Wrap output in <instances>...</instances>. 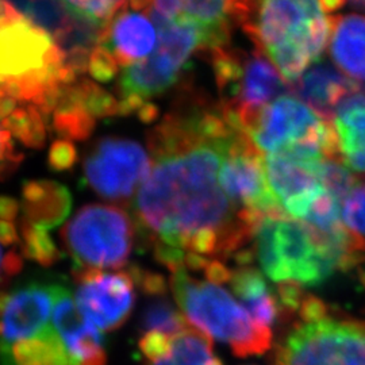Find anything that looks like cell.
I'll return each instance as SVG.
<instances>
[{
	"mask_svg": "<svg viewBox=\"0 0 365 365\" xmlns=\"http://www.w3.org/2000/svg\"><path fill=\"white\" fill-rule=\"evenodd\" d=\"M244 134L222 106L202 105L172 111L149 133L152 168L133 214L168 269L190 257L247 255L256 225L220 185L222 161Z\"/></svg>",
	"mask_w": 365,
	"mask_h": 365,
	"instance_id": "cell-1",
	"label": "cell"
},
{
	"mask_svg": "<svg viewBox=\"0 0 365 365\" xmlns=\"http://www.w3.org/2000/svg\"><path fill=\"white\" fill-rule=\"evenodd\" d=\"M78 76L56 37L9 1L0 11V91L49 119L63 88Z\"/></svg>",
	"mask_w": 365,
	"mask_h": 365,
	"instance_id": "cell-2",
	"label": "cell"
},
{
	"mask_svg": "<svg viewBox=\"0 0 365 365\" xmlns=\"http://www.w3.org/2000/svg\"><path fill=\"white\" fill-rule=\"evenodd\" d=\"M233 21L289 81L318 63L331 36L321 0H233Z\"/></svg>",
	"mask_w": 365,
	"mask_h": 365,
	"instance_id": "cell-3",
	"label": "cell"
},
{
	"mask_svg": "<svg viewBox=\"0 0 365 365\" xmlns=\"http://www.w3.org/2000/svg\"><path fill=\"white\" fill-rule=\"evenodd\" d=\"M158 30L155 52L128 66L119 78V115L135 114L143 122H155L157 107L149 101L170 90L196 52L211 53L229 45L230 33L200 26L191 21L168 22L150 18Z\"/></svg>",
	"mask_w": 365,
	"mask_h": 365,
	"instance_id": "cell-4",
	"label": "cell"
},
{
	"mask_svg": "<svg viewBox=\"0 0 365 365\" xmlns=\"http://www.w3.org/2000/svg\"><path fill=\"white\" fill-rule=\"evenodd\" d=\"M170 272L173 298L187 322L210 339L227 344L238 357L262 354L271 348L272 330L259 325L223 283L202 274L197 277L184 267H173Z\"/></svg>",
	"mask_w": 365,
	"mask_h": 365,
	"instance_id": "cell-5",
	"label": "cell"
},
{
	"mask_svg": "<svg viewBox=\"0 0 365 365\" xmlns=\"http://www.w3.org/2000/svg\"><path fill=\"white\" fill-rule=\"evenodd\" d=\"M295 317L297 324L276 348L274 365H365V322L336 318L307 294Z\"/></svg>",
	"mask_w": 365,
	"mask_h": 365,
	"instance_id": "cell-6",
	"label": "cell"
},
{
	"mask_svg": "<svg viewBox=\"0 0 365 365\" xmlns=\"http://www.w3.org/2000/svg\"><path fill=\"white\" fill-rule=\"evenodd\" d=\"M255 257L274 283L318 286L339 271L337 262L310 229L286 214L267 215L253 233Z\"/></svg>",
	"mask_w": 365,
	"mask_h": 365,
	"instance_id": "cell-7",
	"label": "cell"
},
{
	"mask_svg": "<svg viewBox=\"0 0 365 365\" xmlns=\"http://www.w3.org/2000/svg\"><path fill=\"white\" fill-rule=\"evenodd\" d=\"M210 57L223 96L221 106L248 135L262 108L276 96H283L287 86L260 51L248 53L226 45Z\"/></svg>",
	"mask_w": 365,
	"mask_h": 365,
	"instance_id": "cell-8",
	"label": "cell"
},
{
	"mask_svg": "<svg viewBox=\"0 0 365 365\" xmlns=\"http://www.w3.org/2000/svg\"><path fill=\"white\" fill-rule=\"evenodd\" d=\"M61 240L80 269L122 268L134 249L135 223L119 206L91 203L63 227Z\"/></svg>",
	"mask_w": 365,
	"mask_h": 365,
	"instance_id": "cell-9",
	"label": "cell"
},
{
	"mask_svg": "<svg viewBox=\"0 0 365 365\" xmlns=\"http://www.w3.org/2000/svg\"><path fill=\"white\" fill-rule=\"evenodd\" d=\"M152 161L141 145L129 138L106 137L84 160V179L107 200L125 203L146 180Z\"/></svg>",
	"mask_w": 365,
	"mask_h": 365,
	"instance_id": "cell-10",
	"label": "cell"
},
{
	"mask_svg": "<svg viewBox=\"0 0 365 365\" xmlns=\"http://www.w3.org/2000/svg\"><path fill=\"white\" fill-rule=\"evenodd\" d=\"M220 185L249 221L284 214L269 190L264 156L247 134L235 140L222 161Z\"/></svg>",
	"mask_w": 365,
	"mask_h": 365,
	"instance_id": "cell-11",
	"label": "cell"
},
{
	"mask_svg": "<svg viewBox=\"0 0 365 365\" xmlns=\"http://www.w3.org/2000/svg\"><path fill=\"white\" fill-rule=\"evenodd\" d=\"M76 303L80 312L101 330L111 331L130 317L135 303V279L129 272L75 269Z\"/></svg>",
	"mask_w": 365,
	"mask_h": 365,
	"instance_id": "cell-12",
	"label": "cell"
},
{
	"mask_svg": "<svg viewBox=\"0 0 365 365\" xmlns=\"http://www.w3.org/2000/svg\"><path fill=\"white\" fill-rule=\"evenodd\" d=\"M327 122L306 103L283 95L262 108L248 137L260 152L274 155L312 137Z\"/></svg>",
	"mask_w": 365,
	"mask_h": 365,
	"instance_id": "cell-13",
	"label": "cell"
},
{
	"mask_svg": "<svg viewBox=\"0 0 365 365\" xmlns=\"http://www.w3.org/2000/svg\"><path fill=\"white\" fill-rule=\"evenodd\" d=\"M58 284L30 283L4 291L0 312V342L31 339L51 325Z\"/></svg>",
	"mask_w": 365,
	"mask_h": 365,
	"instance_id": "cell-14",
	"label": "cell"
},
{
	"mask_svg": "<svg viewBox=\"0 0 365 365\" xmlns=\"http://www.w3.org/2000/svg\"><path fill=\"white\" fill-rule=\"evenodd\" d=\"M264 163L274 200L286 215L302 221L314 199L324 190L317 172L319 163H302L283 155H268Z\"/></svg>",
	"mask_w": 365,
	"mask_h": 365,
	"instance_id": "cell-15",
	"label": "cell"
},
{
	"mask_svg": "<svg viewBox=\"0 0 365 365\" xmlns=\"http://www.w3.org/2000/svg\"><path fill=\"white\" fill-rule=\"evenodd\" d=\"M53 327L63 339L72 365H106L103 336L80 312L69 289L58 287L53 309Z\"/></svg>",
	"mask_w": 365,
	"mask_h": 365,
	"instance_id": "cell-16",
	"label": "cell"
},
{
	"mask_svg": "<svg viewBox=\"0 0 365 365\" xmlns=\"http://www.w3.org/2000/svg\"><path fill=\"white\" fill-rule=\"evenodd\" d=\"M157 38L155 24L126 1L102 27L98 45L114 57L119 68L126 69L134 61L148 58L155 51Z\"/></svg>",
	"mask_w": 365,
	"mask_h": 365,
	"instance_id": "cell-17",
	"label": "cell"
},
{
	"mask_svg": "<svg viewBox=\"0 0 365 365\" xmlns=\"http://www.w3.org/2000/svg\"><path fill=\"white\" fill-rule=\"evenodd\" d=\"M138 345L146 365H223L209 336L191 327L175 336L145 333Z\"/></svg>",
	"mask_w": 365,
	"mask_h": 365,
	"instance_id": "cell-18",
	"label": "cell"
},
{
	"mask_svg": "<svg viewBox=\"0 0 365 365\" xmlns=\"http://www.w3.org/2000/svg\"><path fill=\"white\" fill-rule=\"evenodd\" d=\"M359 90L361 86L325 63L315 64L291 84V91L329 122L341 103Z\"/></svg>",
	"mask_w": 365,
	"mask_h": 365,
	"instance_id": "cell-19",
	"label": "cell"
},
{
	"mask_svg": "<svg viewBox=\"0 0 365 365\" xmlns=\"http://www.w3.org/2000/svg\"><path fill=\"white\" fill-rule=\"evenodd\" d=\"M131 274L137 286L146 298L141 314V330L145 333L157 331L175 336L188 329L179 306L176 307L168 297V283L161 274L133 267Z\"/></svg>",
	"mask_w": 365,
	"mask_h": 365,
	"instance_id": "cell-20",
	"label": "cell"
},
{
	"mask_svg": "<svg viewBox=\"0 0 365 365\" xmlns=\"http://www.w3.org/2000/svg\"><path fill=\"white\" fill-rule=\"evenodd\" d=\"M227 284L249 315L261 327H272L283 317L276 286H269L256 268L248 265L232 269Z\"/></svg>",
	"mask_w": 365,
	"mask_h": 365,
	"instance_id": "cell-21",
	"label": "cell"
},
{
	"mask_svg": "<svg viewBox=\"0 0 365 365\" xmlns=\"http://www.w3.org/2000/svg\"><path fill=\"white\" fill-rule=\"evenodd\" d=\"M24 220L54 229L66 221L72 210V195L66 185L53 180H29L22 187Z\"/></svg>",
	"mask_w": 365,
	"mask_h": 365,
	"instance_id": "cell-22",
	"label": "cell"
},
{
	"mask_svg": "<svg viewBox=\"0 0 365 365\" xmlns=\"http://www.w3.org/2000/svg\"><path fill=\"white\" fill-rule=\"evenodd\" d=\"M330 54L348 78L365 81V16L331 15Z\"/></svg>",
	"mask_w": 365,
	"mask_h": 365,
	"instance_id": "cell-23",
	"label": "cell"
},
{
	"mask_svg": "<svg viewBox=\"0 0 365 365\" xmlns=\"http://www.w3.org/2000/svg\"><path fill=\"white\" fill-rule=\"evenodd\" d=\"M148 14L168 22L191 21L210 30L230 33L233 0H150Z\"/></svg>",
	"mask_w": 365,
	"mask_h": 365,
	"instance_id": "cell-24",
	"label": "cell"
},
{
	"mask_svg": "<svg viewBox=\"0 0 365 365\" xmlns=\"http://www.w3.org/2000/svg\"><path fill=\"white\" fill-rule=\"evenodd\" d=\"M0 365H72V361L52 325L31 339L0 342Z\"/></svg>",
	"mask_w": 365,
	"mask_h": 365,
	"instance_id": "cell-25",
	"label": "cell"
},
{
	"mask_svg": "<svg viewBox=\"0 0 365 365\" xmlns=\"http://www.w3.org/2000/svg\"><path fill=\"white\" fill-rule=\"evenodd\" d=\"M333 120L342 156H351L364 150L365 91L363 88L341 103Z\"/></svg>",
	"mask_w": 365,
	"mask_h": 365,
	"instance_id": "cell-26",
	"label": "cell"
},
{
	"mask_svg": "<svg viewBox=\"0 0 365 365\" xmlns=\"http://www.w3.org/2000/svg\"><path fill=\"white\" fill-rule=\"evenodd\" d=\"M71 84L63 88L53 110L52 128L63 140L84 141L92 134L96 119L91 117L72 95Z\"/></svg>",
	"mask_w": 365,
	"mask_h": 365,
	"instance_id": "cell-27",
	"label": "cell"
},
{
	"mask_svg": "<svg viewBox=\"0 0 365 365\" xmlns=\"http://www.w3.org/2000/svg\"><path fill=\"white\" fill-rule=\"evenodd\" d=\"M46 120L37 106L21 103L4 119L3 126L19 144L41 149L46 143L49 129Z\"/></svg>",
	"mask_w": 365,
	"mask_h": 365,
	"instance_id": "cell-28",
	"label": "cell"
},
{
	"mask_svg": "<svg viewBox=\"0 0 365 365\" xmlns=\"http://www.w3.org/2000/svg\"><path fill=\"white\" fill-rule=\"evenodd\" d=\"M21 252L27 260L42 267H52L61 259L60 249L54 244L46 229L36 226L22 218L21 221Z\"/></svg>",
	"mask_w": 365,
	"mask_h": 365,
	"instance_id": "cell-29",
	"label": "cell"
},
{
	"mask_svg": "<svg viewBox=\"0 0 365 365\" xmlns=\"http://www.w3.org/2000/svg\"><path fill=\"white\" fill-rule=\"evenodd\" d=\"M19 105L18 101L0 91V182L13 176L24 160V155L15 148L13 135L3 126L4 119Z\"/></svg>",
	"mask_w": 365,
	"mask_h": 365,
	"instance_id": "cell-30",
	"label": "cell"
},
{
	"mask_svg": "<svg viewBox=\"0 0 365 365\" xmlns=\"http://www.w3.org/2000/svg\"><path fill=\"white\" fill-rule=\"evenodd\" d=\"M69 16L103 27L128 0H56Z\"/></svg>",
	"mask_w": 365,
	"mask_h": 365,
	"instance_id": "cell-31",
	"label": "cell"
},
{
	"mask_svg": "<svg viewBox=\"0 0 365 365\" xmlns=\"http://www.w3.org/2000/svg\"><path fill=\"white\" fill-rule=\"evenodd\" d=\"M318 178L322 187L341 202L359 184L351 170L341 164L339 160L327 158L318 164Z\"/></svg>",
	"mask_w": 365,
	"mask_h": 365,
	"instance_id": "cell-32",
	"label": "cell"
},
{
	"mask_svg": "<svg viewBox=\"0 0 365 365\" xmlns=\"http://www.w3.org/2000/svg\"><path fill=\"white\" fill-rule=\"evenodd\" d=\"M345 229L365 247V184H357L345 196L341 207Z\"/></svg>",
	"mask_w": 365,
	"mask_h": 365,
	"instance_id": "cell-33",
	"label": "cell"
},
{
	"mask_svg": "<svg viewBox=\"0 0 365 365\" xmlns=\"http://www.w3.org/2000/svg\"><path fill=\"white\" fill-rule=\"evenodd\" d=\"M119 69L120 68L117 61L105 48H102L101 45H96L93 48L87 64V72L93 80L107 83L117 76Z\"/></svg>",
	"mask_w": 365,
	"mask_h": 365,
	"instance_id": "cell-34",
	"label": "cell"
},
{
	"mask_svg": "<svg viewBox=\"0 0 365 365\" xmlns=\"http://www.w3.org/2000/svg\"><path fill=\"white\" fill-rule=\"evenodd\" d=\"M78 153L76 146L68 140H56L53 141L49 149L48 164L54 172H64L72 170L78 163Z\"/></svg>",
	"mask_w": 365,
	"mask_h": 365,
	"instance_id": "cell-35",
	"label": "cell"
},
{
	"mask_svg": "<svg viewBox=\"0 0 365 365\" xmlns=\"http://www.w3.org/2000/svg\"><path fill=\"white\" fill-rule=\"evenodd\" d=\"M19 209L21 205L15 197L0 195V221H14L19 214Z\"/></svg>",
	"mask_w": 365,
	"mask_h": 365,
	"instance_id": "cell-36",
	"label": "cell"
},
{
	"mask_svg": "<svg viewBox=\"0 0 365 365\" xmlns=\"http://www.w3.org/2000/svg\"><path fill=\"white\" fill-rule=\"evenodd\" d=\"M19 242H21V237L15 225L9 221H0V244L10 247Z\"/></svg>",
	"mask_w": 365,
	"mask_h": 365,
	"instance_id": "cell-37",
	"label": "cell"
},
{
	"mask_svg": "<svg viewBox=\"0 0 365 365\" xmlns=\"http://www.w3.org/2000/svg\"><path fill=\"white\" fill-rule=\"evenodd\" d=\"M15 274H18L15 262L7 253L3 255L0 249V287L4 286Z\"/></svg>",
	"mask_w": 365,
	"mask_h": 365,
	"instance_id": "cell-38",
	"label": "cell"
},
{
	"mask_svg": "<svg viewBox=\"0 0 365 365\" xmlns=\"http://www.w3.org/2000/svg\"><path fill=\"white\" fill-rule=\"evenodd\" d=\"M344 164L348 170L365 175V149L356 155L344 157Z\"/></svg>",
	"mask_w": 365,
	"mask_h": 365,
	"instance_id": "cell-39",
	"label": "cell"
},
{
	"mask_svg": "<svg viewBox=\"0 0 365 365\" xmlns=\"http://www.w3.org/2000/svg\"><path fill=\"white\" fill-rule=\"evenodd\" d=\"M346 1L348 0H321V4L325 14H334L337 13Z\"/></svg>",
	"mask_w": 365,
	"mask_h": 365,
	"instance_id": "cell-40",
	"label": "cell"
},
{
	"mask_svg": "<svg viewBox=\"0 0 365 365\" xmlns=\"http://www.w3.org/2000/svg\"><path fill=\"white\" fill-rule=\"evenodd\" d=\"M9 3V0H0V11L6 7V4Z\"/></svg>",
	"mask_w": 365,
	"mask_h": 365,
	"instance_id": "cell-41",
	"label": "cell"
}]
</instances>
